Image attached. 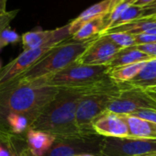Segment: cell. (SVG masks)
Segmentation results:
<instances>
[{
	"label": "cell",
	"mask_w": 156,
	"mask_h": 156,
	"mask_svg": "<svg viewBox=\"0 0 156 156\" xmlns=\"http://www.w3.org/2000/svg\"><path fill=\"white\" fill-rule=\"evenodd\" d=\"M122 1H123V0H109V2H110V10L112 9H114L117 5L121 3Z\"/></svg>",
	"instance_id": "obj_32"
},
{
	"label": "cell",
	"mask_w": 156,
	"mask_h": 156,
	"mask_svg": "<svg viewBox=\"0 0 156 156\" xmlns=\"http://www.w3.org/2000/svg\"><path fill=\"white\" fill-rule=\"evenodd\" d=\"M155 27H156L155 17L143 18V19L136 20L127 24H123V25H119V26L108 29L106 31H104L101 35L107 34V33H112V32H126L131 35H138V34L146 33L148 30Z\"/></svg>",
	"instance_id": "obj_18"
},
{
	"label": "cell",
	"mask_w": 156,
	"mask_h": 156,
	"mask_svg": "<svg viewBox=\"0 0 156 156\" xmlns=\"http://www.w3.org/2000/svg\"><path fill=\"white\" fill-rule=\"evenodd\" d=\"M78 156H97V155H94V154H81V155H78Z\"/></svg>",
	"instance_id": "obj_34"
},
{
	"label": "cell",
	"mask_w": 156,
	"mask_h": 156,
	"mask_svg": "<svg viewBox=\"0 0 156 156\" xmlns=\"http://www.w3.org/2000/svg\"><path fill=\"white\" fill-rule=\"evenodd\" d=\"M103 35L108 37L112 42H114L120 49H125V48L135 46L134 37L131 34H129L126 32H112V33H107Z\"/></svg>",
	"instance_id": "obj_22"
},
{
	"label": "cell",
	"mask_w": 156,
	"mask_h": 156,
	"mask_svg": "<svg viewBox=\"0 0 156 156\" xmlns=\"http://www.w3.org/2000/svg\"><path fill=\"white\" fill-rule=\"evenodd\" d=\"M127 86L134 88L147 90L156 87V59H151L146 62L142 70L132 80L127 83Z\"/></svg>",
	"instance_id": "obj_16"
},
{
	"label": "cell",
	"mask_w": 156,
	"mask_h": 156,
	"mask_svg": "<svg viewBox=\"0 0 156 156\" xmlns=\"http://www.w3.org/2000/svg\"><path fill=\"white\" fill-rule=\"evenodd\" d=\"M7 2L8 0H0V14H3L7 12Z\"/></svg>",
	"instance_id": "obj_31"
},
{
	"label": "cell",
	"mask_w": 156,
	"mask_h": 156,
	"mask_svg": "<svg viewBox=\"0 0 156 156\" xmlns=\"http://www.w3.org/2000/svg\"><path fill=\"white\" fill-rule=\"evenodd\" d=\"M142 14H143V7H138L133 4L129 5L119 16V18L115 21V23L112 25L111 28L127 24L131 21H134L139 19H142ZM109 28V29H111Z\"/></svg>",
	"instance_id": "obj_21"
},
{
	"label": "cell",
	"mask_w": 156,
	"mask_h": 156,
	"mask_svg": "<svg viewBox=\"0 0 156 156\" xmlns=\"http://www.w3.org/2000/svg\"><path fill=\"white\" fill-rule=\"evenodd\" d=\"M26 143L30 151L36 156H44L51 148L55 136L46 131L30 129L25 136Z\"/></svg>",
	"instance_id": "obj_13"
},
{
	"label": "cell",
	"mask_w": 156,
	"mask_h": 156,
	"mask_svg": "<svg viewBox=\"0 0 156 156\" xmlns=\"http://www.w3.org/2000/svg\"><path fill=\"white\" fill-rule=\"evenodd\" d=\"M59 93L44 83V77L29 84H10L0 88V124L9 115H26L36 119Z\"/></svg>",
	"instance_id": "obj_1"
},
{
	"label": "cell",
	"mask_w": 156,
	"mask_h": 156,
	"mask_svg": "<svg viewBox=\"0 0 156 156\" xmlns=\"http://www.w3.org/2000/svg\"><path fill=\"white\" fill-rule=\"evenodd\" d=\"M117 95L108 93L82 94L75 111L76 127L82 134H94L92 122L108 109L111 99Z\"/></svg>",
	"instance_id": "obj_6"
},
{
	"label": "cell",
	"mask_w": 156,
	"mask_h": 156,
	"mask_svg": "<svg viewBox=\"0 0 156 156\" xmlns=\"http://www.w3.org/2000/svg\"><path fill=\"white\" fill-rule=\"evenodd\" d=\"M71 39L69 23L51 30H42L41 28L28 31L21 36L23 51L42 47L45 45H58Z\"/></svg>",
	"instance_id": "obj_11"
},
{
	"label": "cell",
	"mask_w": 156,
	"mask_h": 156,
	"mask_svg": "<svg viewBox=\"0 0 156 156\" xmlns=\"http://www.w3.org/2000/svg\"><path fill=\"white\" fill-rule=\"evenodd\" d=\"M119 50L121 49L108 37L100 35L79 56L76 62L85 65H107Z\"/></svg>",
	"instance_id": "obj_10"
},
{
	"label": "cell",
	"mask_w": 156,
	"mask_h": 156,
	"mask_svg": "<svg viewBox=\"0 0 156 156\" xmlns=\"http://www.w3.org/2000/svg\"><path fill=\"white\" fill-rule=\"evenodd\" d=\"M82 92L59 89V93L34 120L30 129L46 131L57 137L81 135L75 123V111Z\"/></svg>",
	"instance_id": "obj_2"
},
{
	"label": "cell",
	"mask_w": 156,
	"mask_h": 156,
	"mask_svg": "<svg viewBox=\"0 0 156 156\" xmlns=\"http://www.w3.org/2000/svg\"><path fill=\"white\" fill-rule=\"evenodd\" d=\"M146 62H140L129 65H124L120 67H116L108 70V76L116 83L123 84L129 82L144 67Z\"/></svg>",
	"instance_id": "obj_19"
},
{
	"label": "cell",
	"mask_w": 156,
	"mask_h": 156,
	"mask_svg": "<svg viewBox=\"0 0 156 156\" xmlns=\"http://www.w3.org/2000/svg\"><path fill=\"white\" fill-rule=\"evenodd\" d=\"M103 139L104 137L96 133L57 137L44 156H78L87 153L101 156Z\"/></svg>",
	"instance_id": "obj_5"
},
{
	"label": "cell",
	"mask_w": 156,
	"mask_h": 156,
	"mask_svg": "<svg viewBox=\"0 0 156 156\" xmlns=\"http://www.w3.org/2000/svg\"><path fill=\"white\" fill-rule=\"evenodd\" d=\"M20 156H36L35 154H33L31 151H30V150L28 148V146H26L22 151H21V152H20Z\"/></svg>",
	"instance_id": "obj_30"
},
{
	"label": "cell",
	"mask_w": 156,
	"mask_h": 156,
	"mask_svg": "<svg viewBox=\"0 0 156 156\" xmlns=\"http://www.w3.org/2000/svg\"><path fill=\"white\" fill-rule=\"evenodd\" d=\"M0 69H1V65H0Z\"/></svg>",
	"instance_id": "obj_37"
},
{
	"label": "cell",
	"mask_w": 156,
	"mask_h": 156,
	"mask_svg": "<svg viewBox=\"0 0 156 156\" xmlns=\"http://www.w3.org/2000/svg\"><path fill=\"white\" fill-rule=\"evenodd\" d=\"M155 0H135L133 1V5L138 6V7H146L151 3H153Z\"/></svg>",
	"instance_id": "obj_29"
},
{
	"label": "cell",
	"mask_w": 156,
	"mask_h": 156,
	"mask_svg": "<svg viewBox=\"0 0 156 156\" xmlns=\"http://www.w3.org/2000/svg\"><path fill=\"white\" fill-rule=\"evenodd\" d=\"M101 156H156V140L104 137Z\"/></svg>",
	"instance_id": "obj_8"
},
{
	"label": "cell",
	"mask_w": 156,
	"mask_h": 156,
	"mask_svg": "<svg viewBox=\"0 0 156 156\" xmlns=\"http://www.w3.org/2000/svg\"><path fill=\"white\" fill-rule=\"evenodd\" d=\"M19 11L20 10L17 9V10L7 11L3 14H0V33L9 26L10 22L16 18Z\"/></svg>",
	"instance_id": "obj_24"
},
{
	"label": "cell",
	"mask_w": 156,
	"mask_h": 156,
	"mask_svg": "<svg viewBox=\"0 0 156 156\" xmlns=\"http://www.w3.org/2000/svg\"><path fill=\"white\" fill-rule=\"evenodd\" d=\"M125 1H128V2H129L130 4H132V1H133V0H125Z\"/></svg>",
	"instance_id": "obj_35"
},
{
	"label": "cell",
	"mask_w": 156,
	"mask_h": 156,
	"mask_svg": "<svg viewBox=\"0 0 156 156\" xmlns=\"http://www.w3.org/2000/svg\"><path fill=\"white\" fill-rule=\"evenodd\" d=\"M155 18H156V17H155Z\"/></svg>",
	"instance_id": "obj_38"
},
{
	"label": "cell",
	"mask_w": 156,
	"mask_h": 156,
	"mask_svg": "<svg viewBox=\"0 0 156 156\" xmlns=\"http://www.w3.org/2000/svg\"><path fill=\"white\" fill-rule=\"evenodd\" d=\"M147 109L156 110L154 97L148 91L130 87L124 84L120 92L111 99L107 110L120 115H132Z\"/></svg>",
	"instance_id": "obj_7"
},
{
	"label": "cell",
	"mask_w": 156,
	"mask_h": 156,
	"mask_svg": "<svg viewBox=\"0 0 156 156\" xmlns=\"http://www.w3.org/2000/svg\"><path fill=\"white\" fill-rule=\"evenodd\" d=\"M135 45H147V44H156V36L151 34H138L133 35Z\"/></svg>",
	"instance_id": "obj_25"
},
{
	"label": "cell",
	"mask_w": 156,
	"mask_h": 156,
	"mask_svg": "<svg viewBox=\"0 0 156 156\" xmlns=\"http://www.w3.org/2000/svg\"><path fill=\"white\" fill-rule=\"evenodd\" d=\"M135 49L144 52L151 59H156V44H147V45H135Z\"/></svg>",
	"instance_id": "obj_26"
},
{
	"label": "cell",
	"mask_w": 156,
	"mask_h": 156,
	"mask_svg": "<svg viewBox=\"0 0 156 156\" xmlns=\"http://www.w3.org/2000/svg\"><path fill=\"white\" fill-rule=\"evenodd\" d=\"M145 91L151 92V93H153V94H155V95H156V87H151V88H149V89H147V90H145Z\"/></svg>",
	"instance_id": "obj_33"
},
{
	"label": "cell",
	"mask_w": 156,
	"mask_h": 156,
	"mask_svg": "<svg viewBox=\"0 0 156 156\" xmlns=\"http://www.w3.org/2000/svg\"><path fill=\"white\" fill-rule=\"evenodd\" d=\"M21 41V37L9 27L6 28L0 33V51L9 44L18 43Z\"/></svg>",
	"instance_id": "obj_23"
},
{
	"label": "cell",
	"mask_w": 156,
	"mask_h": 156,
	"mask_svg": "<svg viewBox=\"0 0 156 156\" xmlns=\"http://www.w3.org/2000/svg\"><path fill=\"white\" fill-rule=\"evenodd\" d=\"M151 59V58L150 56L135 49L132 46L129 48L119 50L112 58V60L107 64V66L109 69H112V68L129 65V64H132V63H136L140 62H147Z\"/></svg>",
	"instance_id": "obj_17"
},
{
	"label": "cell",
	"mask_w": 156,
	"mask_h": 156,
	"mask_svg": "<svg viewBox=\"0 0 156 156\" xmlns=\"http://www.w3.org/2000/svg\"><path fill=\"white\" fill-rule=\"evenodd\" d=\"M98 37L85 41H75L69 39L54 46L32 67L8 85L29 84L62 70L73 62H75L79 56Z\"/></svg>",
	"instance_id": "obj_3"
},
{
	"label": "cell",
	"mask_w": 156,
	"mask_h": 156,
	"mask_svg": "<svg viewBox=\"0 0 156 156\" xmlns=\"http://www.w3.org/2000/svg\"><path fill=\"white\" fill-rule=\"evenodd\" d=\"M99 17L84 24L72 37L71 40L75 41H85L98 37L104 31V18Z\"/></svg>",
	"instance_id": "obj_20"
},
{
	"label": "cell",
	"mask_w": 156,
	"mask_h": 156,
	"mask_svg": "<svg viewBox=\"0 0 156 156\" xmlns=\"http://www.w3.org/2000/svg\"><path fill=\"white\" fill-rule=\"evenodd\" d=\"M150 93H151V95H152V96L154 97V98L156 99V95H155V94H153V93H151V92H150Z\"/></svg>",
	"instance_id": "obj_36"
},
{
	"label": "cell",
	"mask_w": 156,
	"mask_h": 156,
	"mask_svg": "<svg viewBox=\"0 0 156 156\" xmlns=\"http://www.w3.org/2000/svg\"><path fill=\"white\" fill-rule=\"evenodd\" d=\"M110 11V2L109 0H102V1L89 7L85 11H83L76 19L69 22V30L71 37L79 30L84 24L98 19L99 17L106 16Z\"/></svg>",
	"instance_id": "obj_14"
},
{
	"label": "cell",
	"mask_w": 156,
	"mask_h": 156,
	"mask_svg": "<svg viewBox=\"0 0 156 156\" xmlns=\"http://www.w3.org/2000/svg\"><path fill=\"white\" fill-rule=\"evenodd\" d=\"M108 70L107 65H85L75 62L50 76H45L44 83L59 89L82 91L109 78Z\"/></svg>",
	"instance_id": "obj_4"
},
{
	"label": "cell",
	"mask_w": 156,
	"mask_h": 156,
	"mask_svg": "<svg viewBox=\"0 0 156 156\" xmlns=\"http://www.w3.org/2000/svg\"><path fill=\"white\" fill-rule=\"evenodd\" d=\"M132 115L136 116V117H139L140 119H147L149 121L156 123V110H151V109L140 110V111H138V112H136V113H134Z\"/></svg>",
	"instance_id": "obj_27"
},
{
	"label": "cell",
	"mask_w": 156,
	"mask_h": 156,
	"mask_svg": "<svg viewBox=\"0 0 156 156\" xmlns=\"http://www.w3.org/2000/svg\"><path fill=\"white\" fill-rule=\"evenodd\" d=\"M129 129V137L156 140V123L133 115H124Z\"/></svg>",
	"instance_id": "obj_15"
},
{
	"label": "cell",
	"mask_w": 156,
	"mask_h": 156,
	"mask_svg": "<svg viewBox=\"0 0 156 156\" xmlns=\"http://www.w3.org/2000/svg\"><path fill=\"white\" fill-rule=\"evenodd\" d=\"M94 132L105 138H128L129 129L124 115L106 110L92 122Z\"/></svg>",
	"instance_id": "obj_12"
},
{
	"label": "cell",
	"mask_w": 156,
	"mask_h": 156,
	"mask_svg": "<svg viewBox=\"0 0 156 156\" xmlns=\"http://www.w3.org/2000/svg\"><path fill=\"white\" fill-rule=\"evenodd\" d=\"M151 17H156V0L146 6L143 7V14H142V19L143 18H151Z\"/></svg>",
	"instance_id": "obj_28"
},
{
	"label": "cell",
	"mask_w": 156,
	"mask_h": 156,
	"mask_svg": "<svg viewBox=\"0 0 156 156\" xmlns=\"http://www.w3.org/2000/svg\"><path fill=\"white\" fill-rule=\"evenodd\" d=\"M54 46L56 45H45L23 51L17 58L0 69V88L11 83L17 77L32 67Z\"/></svg>",
	"instance_id": "obj_9"
}]
</instances>
